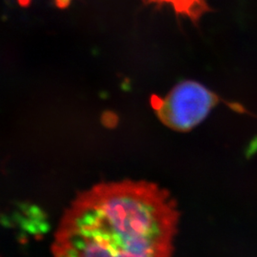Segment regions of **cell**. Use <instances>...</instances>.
<instances>
[{"instance_id": "6da1fadb", "label": "cell", "mask_w": 257, "mask_h": 257, "mask_svg": "<svg viewBox=\"0 0 257 257\" xmlns=\"http://www.w3.org/2000/svg\"><path fill=\"white\" fill-rule=\"evenodd\" d=\"M179 211L147 181L100 183L79 193L55 231L53 257H172Z\"/></svg>"}, {"instance_id": "7a4b0ae2", "label": "cell", "mask_w": 257, "mask_h": 257, "mask_svg": "<svg viewBox=\"0 0 257 257\" xmlns=\"http://www.w3.org/2000/svg\"><path fill=\"white\" fill-rule=\"evenodd\" d=\"M152 102L166 126L187 132L206 118L218 97L198 83L186 81L178 84L164 99L154 96Z\"/></svg>"}, {"instance_id": "3957f363", "label": "cell", "mask_w": 257, "mask_h": 257, "mask_svg": "<svg viewBox=\"0 0 257 257\" xmlns=\"http://www.w3.org/2000/svg\"><path fill=\"white\" fill-rule=\"evenodd\" d=\"M157 3H166L174 7L178 14L196 20L208 10L206 0H149Z\"/></svg>"}, {"instance_id": "277c9868", "label": "cell", "mask_w": 257, "mask_h": 257, "mask_svg": "<svg viewBox=\"0 0 257 257\" xmlns=\"http://www.w3.org/2000/svg\"><path fill=\"white\" fill-rule=\"evenodd\" d=\"M103 123L108 127H111L116 123V116L111 112H106L103 115Z\"/></svg>"}, {"instance_id": "5b68a950", "label": "cell", "mask_w": 257, "mask_h": 257, "mask_svg": "<svg viewBox=\"0 0 257 257\" xmlns=\"http://www.w3.org/2000/svg\"><path fill=\"white\" fill-rule=\"evenodd\" d=\"M71 3V0H55V4L58 8L64 9L66 7H68Z\"/></svg>"}, {"instance_id": "8992f818", "label": "cell", "mask_w": 257, "mask_h": 257, "mask_svg": "<svg viewBox=\"0 0 257 257\" xmlns=\"http://www.w3.org/2000/svg\"><path fill=\"white\" fill-rule=\"evenodd\" d=\"M19 4L22 6H27L28 4H30L31 0H19Z\"/></svg>"}]
</instances>
